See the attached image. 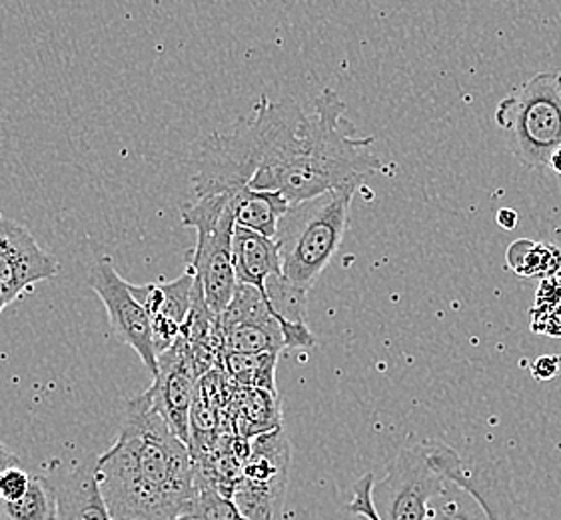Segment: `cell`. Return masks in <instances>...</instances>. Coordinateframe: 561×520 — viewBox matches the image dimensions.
I'll return each instance as SVG.
<instances>
[{
  "label": "cell",
  "mask_w": 561,
  "mask_h": 520,
  "mask_svg": "<svg viewBox=\"0 0 561 520\" xmlns=\"http://www.w3.org/2000/svg\"><path fill=\"white\" fill-rule=\"evenodd\" d=\"M558 181H560V189H561V179H558Z\"/></svg>",
  "instance_id": "d6a6232c"
},
{
  "label": "cell",
  "mask_w": 561,
  "mask_h": 520,
  "mask_svg": "<svg viewBox=\"0 0 561 520\" xmlns=\"http://www.w3.org/2000/svg\"><path fill=\"white\" fill-rule=\"evenodd\" d=\"M444 483L438 441L405 444L388 464L382 481L374 485V507L382 520H427L430 502L438 497Z\"/></svg>",
  "instance_id": "8992f818"
},
{
  "label": "cell",
  "mask_w": 561,
  "mask_h": 520,
  "mask_svg": "<svg viewBox=\"0 0 561 520\" xmlns=\"http://www.w3.org/2000/svg\"><path fill=\"white\" fill-rule=\"evenodd\" d=\"M198 373L192 362L188 342L176 340V344L158 354V374L147 393L158 412L169 422L172 432L191 449V412L198 386Z\"/></svg>",
  "instance_id": "9c48e42d"
},
{
  "label": "cell",
  "mask_w": 561,
  "mask_h": 520,
  "mask_svg": "<svg viewBox=\"0 0 561 520\" xmlns=\"http://www.w3.org/2000/svg\"><path fill=\"white\" fill-rule=\"evenodd\" d=\"M96 478L113 520L186 517L196 495V468L148 393L126 405L113 446L96 459Z\"/></svg>",
  "instance_id": "7a4b0ae2"
},
{
  "label": "cell",
  "mask_w": 561,
  "mask_h": 520,
  "mask_svg": "<svg viewBox=\"0 0 561 520\" xmlns=\"http://www.w3.org/2000/svg\"><path fill=\"white\" fill-rule=\"evenodd\" d=\"M561 371V357L558 354H548V357H539L538 361L531 364V376L538 381H551L556 378Z\"/></svg>",
  "instance_id": "cb8c5ba5"
},
{
  "label": "cell",
  "mask_w": 561,
  "mask_h": 520,
  "mask_svg": "<svg viewBox=\"0 0 561 520\" xmlns=\"http://www.w3.org/2000/svg\"><path fill=\"white\" fill-rule=\"evenodd\" d=\"M438 463L444 475L472 493L490 520H531L522 500L516 497L512 478L502 464L468 466L451 446L438 441Z\"/></svg>",
  "instance_id": "30bf717a"
},
{
  "label": "cell",
  "mask_w": 561,
  "mask_h": 520,
  "mask_svg": "<svg viewBox=\"0 0 561 520\" xmlns=\"http://www.w3.org/2000/svg\"><path fill=\"white\" fill-rule=\"evenodd\" d=\"M427 520H490L472 493L446 476L438 497L430 502Z\"/></svg>",
  "instance_id": "44dd1931"
},
{
  "label": "cell",
  "mask_w": 561,
  "mask_h": 520,
  "mask_svg": "<svg viewBox=\"0 0 561 520\" xmlns=\"http://www.w3.org/2000/svg\"><path fill=\"white\" fill-rule=\"evenodd\" d=\"M174 520H194V519H188V517H182V519H174Z\"/></svg>",
  "instance_id": "4dcf8cb0"
},
{
  "label": "cell",
  "mask_w": 561,
  "mask_h": 520,
  "mask_svg": "<svg viewBox=\"0 0 561 520\" xmlns=\"http://www.w3.org/2000/svg\"><path fill=\"white\" fill-rule=\"evenodd\" d=\"M194 284H196V272L188 267L176 281L150 283L145 286L130 284V293L135 294L136 301L145 306L150 320L162 317L182 328L191 315Z\"/></svg>",
  "instance_id": "5bb4252c"
},
{
  "label": "cell",
  "mask_w": 561,
  "mask_h": 520,
  "mask_svg": "<svg viewBox=\"0 0 561 520\" xmlns=\"http://www.w3.org/2000/svg\"><path fill=\"white\" fill-rule=\"evenodd\" d=\"M505 260H507V267L516 272L517 276L550 279L561 269V250L553 245L522 238L507 249Z\"/></svg>",
  "instance_id": "d6986e66"
},
{
  "label": "cell",
  "mask_w": 561,
  "mask_h": 520,
  "mask_svg": "<svg viewBox=\"0 0 561 520\" xmlns=\"http://www.w3.org/2000/svg\"><path fill=\"white\" fill-rule=\"evenodd\" d=\"M548 169L561 179V147L558 150H553V155H551L550 160H548Z\"/></svg>",
  "instance_id": "4316f807"
},
{
  "label": "cell",
  "mask_w": 561,
  "mask_h": 520,
  "mask_svg": "<svg viewBox=\"0 0 561 520\" xmlns=\"http://www.w3.org/2000/svg\"><path fill=\"white\" fill-rule=\"evenodd\" d=\"M288 468L290 442L282 429L256 437L230 497L244 519L280 520Z\"/></svg>",
  "instance_id": "52a82bcc"
},
{
  "label": "cell",
  "mask_w": 561,
  "mask_h": 520,
  "mask_svg": "<svg viewBox=\"0 0 561 520\" xmlns=\"http://www.w3.org/2000/svg\"><path fill=\"white\" fill-rule=\"evenodd\" d=\"M237 520H248V519H244V517H242V515H240V517H238Z\"/></svg>",
  "instance_id": "1f68e13d"
},
{
  "label": "cell",
  "mask_w": 561,
  "mask_h": 520,
  "mask_svg": "<svg viewBox=\"0 0 561 520\" xmlns=\"http://www.w3.org/2000/svg\"><path fill=\"white\" fill-rule=\"evenodd\" d=\"M374 481H376L374 475L366 473L354 483V497H352V502L346 505L348 512L368 520H382V517L378 515V510L374 507V498H371V490L376 485Z\"/></svg>",
  "instance_id": "7402d4cb"
},
{
  "label": "cell",
  "mask_w": 561,
  "mask_h": 520,
  "mask_svg": "<svg viewBox=\"0 0 561 520\" xmlns=\"http://www.w3.org/2000/svg\"><path fill=\"white\" fill-rule=\"evenodd\" d=\"M230 400L234 408V422L242 437H260L280 429L278 393L237 385V393L230 396Z\"/></svg>",
  "instance_id": "2e32d148"
},
{
  "label": "cell",
  "mask_w": 561,
  "mask_h": 520,
  "mask_svg": "<svg viewBox=\"0 0 561 520\" xmlns=\"http://www.w3.org/2000/svg\"><path fill=\"white\" fill-rule=\"evenodd\" d=\"M11 305L9 301H7V296L4 294L0 293V313L7 308V306Z\"/></svg>",
  "instance_id": "83f0119b"
},
{
  "label": "cell",
  "mask_w": 561,
  "mask_h": 520,
  "mask_svg": "<svg viewBox=\"0 0 561 520\" xmlns=\"http://www.w3.org/2000/svg\"><path fill=\"white\" fill-rule=\"evenodd\" d=\"M234 194H208L192 199L180 211L182 227L196 230L191 269L203 286L206 305L216 317L225 315L237 293V272L232 260L234 238Z\"/></svg>",
  "instance_id": "5b68a950"
},
{
  "label": "cell",
  "mask_w": 561,
  "mask_h": 520,
  "mask_svg": "<svg viewBox=\"0 0 561 520\" xmlns=\"http://www.w3.org/2000/svg\"><path fill=\"white\" fill-rule=\"evenodd\" d=\"M58 271V260L41 249L23 225L0 218V293L9 303L34 284L57 276Z\"/></svg>",
  "instance_id": "8fae6325"
},
{
  "label": "cell",
  "mask_w": 561,
  "mask_h": 520,
  "mask_svg": "<svg viewBox=\"0 0 561 520\" xmlns=\"http://www.w3.org/2000/svg\"><path fill=\"white\" fill-rule=\"evenodd\" d=\"M222 332H225V352H240V354L276 352V354H280L286 349L280 323L274 315L222 325Z\"/></svg>",
  "instance_id": "e0dca14e"
},
{
  "label": "cell",
  "mask_w": 561,
  "mask_h": 520,
  "mask_svg": "<svg viewBox=\"0 0 561 520\" xmlns=\"http://www.w3.org/2000/svg\"><path fill=\"white\" fill-rule=\"evenodd\" d=\"M230 131L248 189L284 194L293 206L336 189L358 191L374 172L392 170L374 152L376 138L358 135L332 89L316 97L312 111L290 99L260 97L252 114Z\"/></svg>",
  "instance_id": "6da1fadb"
},
{
  "label": "cell",
  "mask_w": 561,
  "mask_h": 520,
  "mask_svg": "<svg viewBox=\"0 0 561 520\" xmlns=\"http://www.w3.org/2000/svg\"><path fill=\"white\" fill-rule=\"evenodd\" d=\"M553 283L558 284V286H561V269L560 271L556 272V274H553Z\"/></svg>",
  "instance_id": "f1b7e54d"
},
{
  "label": "cell",
  "mask_w": 561,
  "mask_h": 520,
  "mask_svg": "<svg viewBox=\"0 0 561 520\" xmlns=\"http://www.w3.org/2000/svg\"><path fill=\"white\" fill-rule=\"evenodd\" d=\"M356 189H336L294 204L276 233L282 276L308 291L334 259L348 227L350 203Z\"/></svg>",
  "instance_id": "3957f363"
},
{
  "label": "cell",
  "mask_w": 561,
  "mask_h": 520,
  "mask_svg": "<svg viewBox=\"0 0 561 520\" xmlns=\"http://www.w3.org/2000/svg\"><path fill=\"white\" fill-rule=\"evenodd\" d=\"M517 221H519V216H517L514 208H502V211L497 213V225L505 228V230H514V228H516Z\"/></svg>",
  "instance_id": "484cf974"
},
{
  "label": "cell",
  "mask_w": 561,
  "mask_h": 520,
  "mask_svg": "<svg viewBox=\"0 0 561 520\" xmlns=\"http://www.w3.org/2000/svg\"><path fill=\"white\" fill-rule=\"evenodd\" d=\"M33 476L28 475L21 466H12L0 475V500L2 502H14L26 495L31 487Z\"/></svg>",
  "instance_id": "603a6c76"
},
{
  "label": "cell",
  "mask_w": 561,
  "mask_h": 520,
  "mask_svg": "<svg viewBox=\"0 0 561 520\" xmlns=\"http://www.w3.org/2000/svg\"><path fill=\"white\" fill-rule=\"evenodd\" d=\"M57 487L43 476H33L26 495L14 502L0 500L2 520H57Z\"/></svg>",
  "instance_id": "ffe728a7"
},
{
  "label": "cell",
  "mask_w": 561,
  "mask_h": 520,
  "mask_svg": "<svg viewBox=\"0 0 561 520\" xmlns=\"http://www.w3.org/2000/svg\"><path fill=\"white\" fill-rule=\"evenodd\" d=\"M19 464H21L19 456L11 453V451H9V446H7L4 442H0V475H2L4 471L12 468V466H19Z\"/></svg>",
  "instance_id": "d4e9b609"
},
{
  "label": "cell",
  "mask_w": 561,
  "mask_h": 520,
  "mask_svg": "<svg viewBox=\"0 0 561 520\" xmlns=\"http://www.w3.org/2000/svg\"><path fill=\"white\" fill-rule=\"evenodd\" d=\"M232 204L237 227L254 230L266 238H276L282 218L293 208L284 194L252 189L234 194Z\"/></svg>",
  "instance_id": "9a60e30c"
},
{
  "label": "cell",
  "mask_w": 561,
  "mask_h": 520,
  "mask_svg": "<svg viewBox=\"0 0 561 520\" xmlns=\"http://www.w3.org/2000/svg\"><path fill=\"white\" fill-rule=\"evenodd\" d=\"M558 77H560V89H561V68H558Z\"/></svg>",
  "instance_id": "f546056e"
},
{
  "label": "cell",
  "mask_w": 561,
  "mask_h": 520,
  "mask_svg": "<svg viewBox=\"0 0 561 520\" xmlns=\"http://www.w3.org/2000/svg\"><path fill=\"white\" fill-rule=\"evenodd\" d=\"M0 520H2V519H0Z\"/></svg>",
  "instance_id": "836d02e7"
},
{
  "label": "cell",
  "mask_w": 561,
  "mask_h": 520,
  "mask_svg": "<svg viewBox=\"0 0 561 520\" xmlns=\"http://www.w3.org/2000/svg\"><path fill=\"white\" fill-rule=\"evenodd\" d=\"M276 352L264 354H240V352H225L222 357V371L228 378L238 386L260 388L276 393Z\"/></svg>",
  "instance_id": "ac0fdd59"
},
{
  "label": "cell",
  "mask_w": 561,
  "mask_h": 520,
  "mask_svg": "<svg viewBox=\"0 0 561 520\" xmlns=\"http://www.w3.org/2000/svg\"><path fill=\"white\" fill-rule=\"evenodd\" d=\"M57 520H113L102 498L96 461L79 464L72 473L62 476L57 485Z\"/></svg>",
  "instance_id": "7c38bea8"
},
{
  "label": "cell",
  "mask_w": 561,
  "mask_h": 520,
  "mask_svg": "<svg viewBox=\"0 0 561 520\" xmlns=\"http://www.w3.org/2000/svg\"><path fill=\"white\" fill-rule=\"evenodd\" d=\"M232 260L238 284L256 286L259 291H264L268 279L282 274L280 250L276 240L248 228H234Z\"/></svg>",
  "instance_id": "4fadbf2b"
},
{
  "label": "cell",
  "mask_w": 561,
  "mask_h": 520,
  "mask_svg": "<svg viewBox=\"0 0 561 520\" xmlns=\"http://www.w3.org/2000/svg\"><path fill=\"white\" fill-rule=\"evenodd\" d=\"M495 123L510 150L526 169H546L561 147V89L558 70L539 72L507 94L495 109Z\"/></svg>",
  "instance_id": "277c9868"
},
{
  "label": "cell",
  "mask_w": 561,
  "mask_h": 520,
  "mask_svg": "<svg viewBox=\"0 0 561 520\" xmlns=\"http://www.w3.org/2000/svg\"><path fill=\"white\" fill-rule=\"evenodd\" d=\"M89 286L101 296L116 339L128 344L140 357L145 369L154 378L158 374V352L152 320L145 306L130 293V283L118 274L111 257H101L90 267Z\"/></svg>",
  "instance_id": "ba28073f"
}]
</instances>
